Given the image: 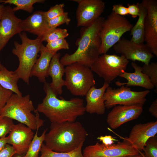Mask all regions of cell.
<instances>
[{
	"mask_svg": "<svg viewBox=\"0 0 157 157\" xmlns=\"http://www.w3.org/2000/svg\"><path fill=\"white\" fill-rule=\"evenodd\" d=\"M44 90L46 96L36 109L43 114L51 123L74 122L85 112L84 100L75 97L69 100L58 99L51 89L49 83H44Z\"/></svg>",
	"mask_w": 157,
	"mask_h": 157,
	"instance_id": "6da1fadb",
	"label": "cell"
},
{
	"mask_svg": "<svg viewBox=\"0 0 157 157\" xmlns=\"http://www.w3.org/2000/svg\"><path fill=\"white\" fill-rule=\"evenodd\" d=\"M104 19L100 17L89 26L82 27L80 37L76 42L77 49L72 54L66 53L60 59L63 65L77 63L90 67L100 55V33Z\"/></svg>",
	"mask_w": 157,
	"mask_h": 157,
	"instance_id": "7a4b0ae2",
	"label": "cell"
},
{
	"mask_svg": "<svg viewBox=\"0 0 157 157\" xmlns=\"http://www.w3.org/2000/svg\"><path fill=\"white\" fill-rule=\"evenodd\" d=\"M88 133L78 122L51 123L45 135V145L56 152L72 151L83 145Z\"/></svg>",
	"mask_w": 157,
	"mask_h": 157,
	"instance_id": "3957f363",
	"label": "cell"
},
{
	"mask_svg": "<svg viewBox=\"0 0 157 157\" xmlns=\"http://www.w3.org/2000/svg\"><path fill=\"white\" fill-rule=\"evenodd\" d=\"M0 115L16 120L33 130L39 129L43 125L44 121L40 118L29 94L23 96L13 93Z\"/></svg>",
	"mask_w": 157,
	"mask_h": 157,
	"instance_id": "277c9868",
	"label": "cell"
},
{
	"mask_svg": "<svg viewBox=\"0 0 157 157\" xmlns=\"http://www.w3.org/2000/svg\"><path fill=\"white\" fill-rule=\"evenodd\" d=\"M19 34L22 43L14 41V47L12 50L13 53L17 56L19 60L18 67L15 71L19 78L29 85L31 72L40 52L43 36H38L32 40L28 38L25 32Z\"/></svg>",
	"mask_w": 157,
	"mask_h": 157,
	"instance_id": "5b68a950",
	"label": "cell"
},
{
	"mask_svg": "<svg viewBox=\"0 0 157 157\" xmlns=\"http://www.w3.org/2000/svg\"><path fill=\"white\" fill-rule=\"evenodd\" d=\"M133 26L124 17L112 12L104 19L100 31V55L106 53L124 33L131 31Z\"/></svg>",
	"mask_w": 157,
	"mask_h": 157,
	"instance_id": "8992f818",
	"label": "cell"
},
{
	"mask_svg": "<svg viewBox=\"0 0 157 157\" xmlns=\"http://www.w3.org/2000/svg\"><path fill=\"white\" fill-rule=\"evenodd\" d=\"M65 86L75 96H85L96 84L90 68L77 63L67 65L65 68Z\"/></svg>",
	"mask_w": 157,
	"mask_h": 157,
	"instance_id": "52a82bcc",
	"label": "cell"
},
{
	"mask_svg": "<svg viewBox=\"0 0 157 157\" xmlns=\"http://www.w3.org/2000/svg\"><path fill=\"white\" fill-rule=\"evenodd\" d=\"M129 62L123 56L106 53L100 55L90 68L109 83L125 71Z\"/></svg>",
	"mask_w": 157,
	"mask_h": 157,
	"instance_id": "ba28073f",
	"label": "cell"
},
{
	"mask_svg": "<svg viewBox=\"0 0 157 157\" xmlns=\"http://www.w3.org/2000/svg\"><path fill=\"white\" fill-rule=\"evenodd\" d=\"M150 92L147 90L133 91L131 88L124 85L117 89L109 86L104 94L105 106L108 109L118 105L143 106L146 101V96Z\"/></svg>",
	"mask_w": 157,
	"mask_h": 157,
	"instance_id": "9c48e42d",
	"label": "cell"
},
{
	"mask_svg": "<svg viewBox=\"0 0 157 157\" xmlns=\"http://www.w3.org/2000/svg\"><path fill=\"white\" fill-rule=\"evenodd\" d=\"M140 152L124 139L122 142L110 145L97 142L88 146L83 150V154L84 157H122L138 154Z\"/></svg>",
	"mask_w": 157,
	"mask_h": 157,
	"instance_id": "30bf717a",
	"label": "cell"
},
{
	"mask_svg": "<svg viewBox=\"0 0 157 157\" xmlns=\"http://www.w3.org/2000/svg\"><path fill=\"white\" fill-rule=\"evenodd\" d=\"M113 47L117 53L133 62L138 61L147 65L154 56L145 44L137 43L124 38L121 39Z\"/></svg>",
	"mask_w": 157,
	"mask_h": 157,
	"instance_id": "8fae6325",
	"label": "cell"
},
{
	"mask_svg": "<svg viewBox=\"0 0 157 157\" xmlns=\"http://www.w3.org/2000/svg\"><path fill=\"white\" fill-rule=\"evenodd\" d=\"M78 4L76 17L77 27H87L99 17L105 6L101 0H72Z\"/></svg>",
	"mask_w": 157,
	"mask_h": 157,
	"instance_id": "7c38bea8",
	"label": "cell"
},
{
	"mask_svg": "<svg viewBox=\"0 0 157 157\" xmlns=\"http://www.w3.org/2000/svg\"><path fill=\"white\" fill-rule=\"evenodd\" d=\"M147 10L144 23V41L152 53L157 56V1H143Z\"/></svg>",
	"mask_w": 157,
	"mask_h": 157,
	"instance_id": "4fadbf2b",
	"label": "cell"
},
{
	"mask_svg": "<svg viewBox=\"0 0 157 157\" xmlns=\"http://www.w3.org/2000/svg\"><path fill=\"white\" fill-rule=\"evenodd\" d=\"M7 138V144L11 145L16 154L23 156L27 151L34 136L33 130L21 123L13 126Z\"/></svg>",
	"mask_w": 157,
	"mask_h": 157,
	"instance_id": "5bb4252c",
	"label": "cell"
},
{
	"mask_svg": "<svg viewBox=\"0 0 157 157\" xmlns=\"http://www.w3.org/2000/svg\"><path fill=\"white\" fill-rule=\"evenodd\" d=\"M142 111V106L140 105L115 106L108 114L106 121L111 128L116 129L126 122L137 119Z\"/></svg>",
	"mask_w": 157,
	"mask_h": 157,
	"instance_id": "9a60e30c",
	"label": "cell"
},
{
	"mask_svg": "<svg viewBox=\"0 0 157 157\" xmlns=\"http://www.w3.org/2000/svg\"><path fill=\"white\" fill-rule=\"evenodd\" d=\"M14 13L11 7L5 6L0 20V53L13 36L20 33L19 25L22 20Z\"/></svg>",
	"mask_w": 157,
	"mask_h": 157,
	"instance_id": "2e32d148",
	"label": "cell"
},
{
	"mask_svg": "<svg viewBox=\"0 0 157 157\" xmlns=\"http://www.w3.org/2000/svg\"><path fill=\"white\" fill-rule=\"evenodd\" d=\"M157 133V121L135 125L131 130L128 137L125 139L139 151H143L146 143L150 138Z\"/></svg>",
	"mask_w": 157,
	"mask_h": 157,
	"instance_id": "e0dca14e",
	"label": "cell"
},
{
	"mask_svg": "<svg viewBox=\"0 0 157 157\" xmlns=\"http://www.w3.org/2000/svg\"><path fill=\"white\" fill-rule=\"evenodd\" d=\"M48 21L45 12L35 11L25 19L22 20L19 25L20 33L26 31L38 36H43L51 29Z\"/></svg>",
	"mask_w": 157,
	"mask_h": 157,
	"instance_id": "ac0fdd59",
	"label": "cell"
},
{
	"mask_svg": "<svg viewBox=\"0 0 157 157\" xmlns=\"http://www.w3.org/2000/svg\"><path fill=\"white\" fill-rule=\"evenodd\" d=\"M109 83L104 82L102 87L97 88L95 86L88 90L85 96L86 105L85 112L90 114L95 113L99 115L104 114L105 111L104 94Z\"/></svg>",
	"mask_w": 157,
	"mask_h": 157,
	"instance_id": "d6986e66",
	"label": "cell"
},
{
	"mask_svg": "<svg viewBox=\"0 0 157 157\" xmlns=\"http://www.w3.org/2000/svg\"><path fill=\"white\" fill-rule=\"evenodd\" d=\"M131 65L134 69L133 73L124 71L119 76L126 79L127 82L121 83L119 81L115 83L118 86L126 85V87L138 86L147 90L152 89L154 86L151 83L149 77L142 72V67L138 65L135 62H132Z\"/></svg>",
	"mask_w": 157,
	"mask_h": 157,
	"instance_id": "ffe728a7",
	"label": "cell"
},
{
	"mask_svg": "<svg viewBox=\"0 0 157 157\" xmlns=\"http://www.w3.org/2000/svg\"><path fill=\"white\" fill-rule=\"evenodd\" d=\"M60 53H56L51 60L48 72L49 76L52 79L49 83L52 90L58 95L63 93V87L65 85V81L63 78L65 73V68L60 62Z\"/></svg>",
	"mask_w": 157,
	"mask_h": 157,
	"instance_id": "44dd1931",
	"label": "cell"
},
{
	"mask_svg": "<svg viewBox=\"0 0 157 157\" xmlns=\"http://www.w3.org/2000/svg\"><path fill=\"white\" fill-rule=\"evenodd\" d=\"M40 53V56L32 68L30 77H36L40 82L44 83L46 82V78L49 76L48 72L51 60L56 53L49 50L42 44Z\"/></svg>",
	"mask_w": 157,
	"mask_h": 157,
	"instance_id": "7402d4cb",
	"label": "cell"
},
{
	"mask_svg": "<svg viewBox=\"0 0 157 157\" xmlns=\"http://www.w3.org/2000/svg\"><path fill=\"white\" fill-rule=\"evenodd\" d=\"M140 13L138 18L135 24L133 26L131 31L132 35L131 41L137 43H144V23L147 14V10L142 1L138 3Z\"/></svg>",
	"mask_w": 157,
	"mask_h": 157,
	"instance_id": "603a6c76",
	"label": "cell"
},
{
	"mask_svg": "<svg viewBox=\"0 0 157 157\" xmlns=\"http://www.w3.org/2000/svg\"><path fill=\"white\" fill-rule=\"evenodd\" d=\"M19 79L15 71H9L6 67L0 70V85L3 88L22 96V94L17 85Z\"/></svg>",
	"mask_w": 157,
	"mask_h": 157,
	"instance_id": "cb8c5ba5",
	"label": "cell"
},
{
	"mask_svg": "<svg viewBox=\"0 0 157 157\" xmlns=\"http://www.w3.org/2000/svg\"><path fill=\"white\" fill-rule=\"evenodd\" d=\"M83 145L70 152H60L51 150L43 143L40 151L41 155L39 157H84L82 151Z\"/></svg>",
	"mask_w": 157,
	"mask_h": 157,
	"instance_id": "d4e9b609",
	"label": "cell"
},
{
	"mask_svg": "<svg viewBox=\"0 0 157 157\" xmlns=\"http://www.w3.org/2000/svg\"><path fill=\"white\" fill-rule=\"evenodd\" d=\"M39 129H37L29 147L26 152L21 157H39V154L47 129L44 130L42 135L39 136L38 133Z\"/></svg>",
	"mask_w": 157,
	"mask_h": 157,
	"instance_id": "484cf974",
	"label": "cell"
},
{
	"mask_svg": "<svg viewBox=\"0 0 157 157\" xmlns=\"http://www.w3.org/2000/svg\"><path fill=\"white\" fill-rule=\"evenodd\" d=\"M45 1L44 0H0V3L14 5L15 7L13 10L15 12L19 10H23L31 13L34 9L33 6L34 4L42 3Z\"/></svg>",
	"mask_w": 157,
	"mask_h": 157,
	"instance_id": "4316f807",
	"label": "cell"
},
{
	"mask_svg": "<svg viewBox=\"0 0 157 157\" xmlns=\"http://www.w3.org/2000/svg\"><path fill=\"white\" fill-rule=\"evenodd\" d=\"M69 35L66 29L55 28L50 29L43 36V41L47 43L61 39H65Z\"/></svg>",
	"mask_w": 157,
	"mask_h": 157,
	"instance_id": "83f0119b",
	"label": "cell"
},
{
	"mask_svg": "<svg viewBox=\"0 0 157 157\" xmlns=\"http://www.w3.org/2000/svg\"><path fill=\"white\" fill-rule=\"evenodd\" d=\"M142 67V72L148 76L156 87L155 92H157V63L152 62L147 65L144 64Z\"/></svg>",
	"mask_w": 157,
	"mask_h": 157,
	"instance_id": "f1b7e54d",
	"label": "cell"
},
{
	"mask_svg": "<svg viewBox=\"0 0 157 157\" xmlns=\"http://www.w3.org/2000/svg\"><path fill=\"white\" fill-rule=\"evenodd\" d=\"M144 157H157V137L155 136L148 139L143 150Z\"/></svg>",
	"mask_w": 157,
	"mask_h": 157,
	"instance_id": "f546056e",
	"label": "cell"
},
{
	"mask_svg": "<svg viewBox=\"0 0 157 157\" xmlns=\"http://www.w3.org/2000/svg\"><path fill=\"white\" fill-rule=\"evenodd\" d=\"M46 48L49 51L56 53L59 50L69 49V45L65 39H59L47 43Z\"/></svg>",
	"mask_w": 157,
	"mask_h": 157,
	"instance_id": "4dcf8cb0",
	"label": "cell"
},
{
	"mask_svg": "<svg viewBox=\"0 0 157 157\" xmlns=\"http://www.w3.org/2000/svg\"><path fill=\"white\" fill-rule=\"evenodd\" d=\"M70 21L68 12H65L61 15L48 20V25L50 28L52 29L64 24L68 25Z\"/></svg>",
	"mask_w": 157,
	"mask_h": 157,
	"instance_id": "1f68e13d",
	"label": "cell"
},
{
	"mask_svg": "<svg viewBox=\"0 0 157 157\" xmlns=\"http://www.w3.org/2000/svg\"><path fill=\"white\" fill-rule=\"evenodd\" d=\"M14 124L12 119L0 115V138L6 137Z\"/></svg>",
	"mask_w": 157,
	"mask_h": 157,
	"instance_id": "d6a6232c",
	"label": "cell"
},
{
	"mask_svg": "<svg viewBox=\"0 0 157 157\" xmlns=\"http://www.w3.org/2000/svg\"><path fill=\"white\" fill-rule=\"evenodd\" d=\"M65 4L63 3L56 4L51 7L49 10L45 12L46 16L48 20L54 18L63 13Z\"/></svg>",
	"mask_w": 157,
	"mask_h": 157,
	"instance_id": "836d02e7",
	"label": "cell"
},
{
	"mask_svg": "<svg viewBox=\"0 0 157 157\" xmlns=\"http://www.w3.org/2000/svg\"><path fill=\"white\" fill-rule=\"evenodd\" d=\"M11 91L5 89L0 85V112L13 94Z\"/></svg>",
	"mask_w": 157,
	"mask_h": 157,
	"instance_id": "e575fe53",
	"label": "cell"
},
{
	"mask_svg": "<svg viewBox=\"0 0 157 157\" xmlns=\"http://www.w3.org/2000/svg\"><path fill=\"white\" fill-rule=\"evenodd\" d=\"M16 152L13 147L7 144L0 151V157H13Z\"/></svg>",
	"mask_w": 157,
	"mask_h": 157,
	"instance_id": "d590c367",
	"label": "cell"
},
{
	"mask_svg": "<svg viewBox=\"0 0 157 157\" xmlns=\"http://www.w3.org/2000/svg\"><path fill=\"white\" fill-rule=\"evenodd\" d=\"M112 11L115 14L123 16L128 14L127 8L122 4H117L113 6Z\"/></svg>",
	"mask_w": 157,
	"mask_h": 157,
	"instance_id": "8d00e7d4",
	"label": "cell"
},
{
	"mask_svg": "<svg viewBox=\"0 0 157 157\" xmlns=\"http://www.w3.org/2000/svg\"><path fill=\"white\" fill-rule=\"evenodd\" d=\"M128 14L131 15L133 18H135L139 15L140 10L138 6V3L136 4H127Z\"/></svg>",
	"mask_w": 157,
	"mask_h": 157,
	"instance_id": "74e56055",
	"label": "cell"
},
{
	"mask_svg": "<svg viewBox=\"0 0 157 157\" xmlns=\"http://www.w3.org/2000/svg\"><path fill=\"white\" fill-rule=\"evenodd\" d=\"M97 139L101 142L102 144L106 145H111L114 143V141L116 140V139L110 135L101 136L98 137Z\"/></svg>",
	"mask_w": 157,
	"mask_h": 157,
	"instance_id": "f35d334b",
	"label": "cell"
},
{
	"mask_svg": "<svg viewBox=\"0 0 157 157\" xmlns=\"http://www.w3.org/2000/svg\"><path fill=\"white\" fill-rule=\"evenodd\" d=\"M148 110L149 112L154 116L157 118V99H156L153 102L149 107Z\"/></svg>",
	"mask_w": 157,
	"mask_h": 157,
	"instance_id": "ab89813d",
	"label": "cell"
},
{
	"mask_svg": "<svg viewBox=\"0 0 157 157\" xmlns=\"http://www.w3.org/2000/svg\"><path fill=\"white\" fill-rule=\"evenodd\" d=\"M7 144V137L0 138V151Z\"/></svg>",
	"mask_w": 157,
	"mask_h": 157,
	"instance_id": "60d3db41",
	"label": "cell"
},
{
	"mask_svg": "<svg viewBox=\"0 0 157 157\" xmlns=\"http://www.w3.org/2000/svg\"><path fill=\"white\" fill-rule=\"evenodd\" d=\"M122 157H144V154L140 152V153L137 155H129Z\"/></svg>",
	"mask_w": 157,
	"mask_h": 157,
	"instance_id": "b9f144b4",
	"label": "cell"
},
{
	"mask_svg": "<svg viewBox=\"0 0 157 157\" xmlns=\"http://www.w3.org/2000/svg\"><path fill=\"white\" fill-rule=\"evenodd\" d=\"M5 6L3 4L0 3V20L3 12Z\"/></svg>",
	"mask_w": 157,
	"mask_h": 157,
	"instance_id": "7bdbcfd3",
	"label": "cell"
},
{
	"mask_svg": "<svg viewBox=\"0 0 157 157\" xmlns=\"http://www.w3.org/2000/svg\"><path fill=\"white\" fill-rule=\"evenodd\" d=\"M5 67L1 63L0 61V70H1L4 69Z\"/></svg>",
	"mask_w": 157,
	"mask_h": 157,
	"instance_id": "ee69618b",
	"label": "cell"
},
{
	"mask_svg": "<svg viewBox=\"0 0 157 157\" xmlns=\"http://www.w3.org/2000/svg\"><path fill=\"white\" fill-rule=\"evenodd\" d=\"M22 156L21 155L16 154L13 156V157H21Z\"/></svg>",
	"mask_w": 157,
	"mask_h": 157,
	"instance_id": "f6af8a7d",
	"label": "cell"
},
{
	"mask_svg": "<svg viewBox=\"0 0 157 157\" xmlns=\"http://www.w3.org/2000/svg\"></svg>",
	"mask_w": 157,
	"mask_h": 157,
	"instance_id": "bcb514c9",
	"label": "cell"
}]
</instances>
